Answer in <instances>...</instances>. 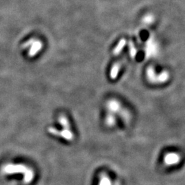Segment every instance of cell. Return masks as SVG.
Returning a JSON list of instances; mask_svg holds the SVG:
<instances>
[{
    "label": "cell",
    "mask_w": 185,
    "mask_h": 185,
    "mask_svg": "<svg viewBox=\"0 0 185 185\" xmlns=\"http://www.w3.org/2000/svg\"><path fill=\"white\" fill-rule=\"evenodd\" d=\"M107 108L108 109L109 113L112 114L120 113L121 117L124 119V120L128 121L130 118V115L128 113V111L126 110H123L121 107V104L117 100H109L107 103Z\"/></svg>",
    "instance_id": "6da1fadb"
},
{
    "label": "cell",
    "mask_w": 185,
    "mask_h": 185,
    "mask_svg": "<svg viewBox=\"0 0 185 185\" xmlns=\"http://www.w3.org/2000/svg\"><path fill=\"white\" fill-rule=\"evenodd\" d=\"M48 132L53 135L60 136L67 141H72L74 139V135L70 129H63L62 130H58L54 128L50 127L48 128Z\"/></svg>",
    "instance_id": "7a4b0ae2"
},
{
    "label": "cell",
    "mask_w": 185,
    "mask_h": 185,
    "mask_svg": "<svg viewBox=\"0 0 185 185\" xmlns=\"http://www.w3.org/2000/svg\"><path fill=\"white\" fill-rule=\"evenodd\" d=\"M30 169L23 164H8L5 167L4 171L7 174H16L21 173L24 175L27 174Z\"/></svg>",
    "instance_id": "3957f363"
},
{
    "label": "cell",
    "mask_w": 185,
    "mask_h": 185,
    "mask_svg": "<svg viewBox=\"0 0 185 185\" xmlns=\"http://www.w3.org/2000/svg\"><path fill=\"white\" fill-rule=\"evenodd\" d=\"M58 121L64 129H70L69 122L65 115H60L58 118Z\"/></svg>",
    "instance_id": "277c9868"
},
{
    "label": "cell",
    "mask_w": 185,
    "mask_h": 185,
    "mask_svg": "<svg viewBox=\"0 0 185 185\" xmlns=\"http://www.w3.org/2000/svg\"><path fill=\"white\" fill-rule=\"evenodd\" d=\"M120 65L119 64H116L113 66L112 69H111L110 74L111 79L115 80L116 78H117L119 72H120Z\"/></svg>",
    "instance_id": "5b68a950"
},
{
    "label": "cell",
    "mask_w": 185,
    "mask_h": 185,
    "mask_svg": "<svg viewBox=\"0 0 185 185\" xmlns=\"http://www.w3.org/2000/svg\"><path fill=\"white\" fill-rule=\"evenodd\" d=\"M115 116H114L113 114L109 113V114L108 115V116H106V124L109 127H112L115 124Z\"/></svg>",
    "instance_id": "8992f818"
},
{
    "label": "cell",
    "mask_w": 185,
    "mask_h": 185,
    "mask_svg": "<svg viewBox=\"0 0 185 185\" xmlns=\"http://www.w3.org/2000/svg\"><path fill=\"white\" fill-rule=\"evenodd\" d=\"M98 185H112V182H111L110 179L106 175H104L101 177Z\"/></svg>",
    "instance_id": "52a82bcc"
},
{
    "label": "cell",
    "mask_w": 185,
    "mask_h": 185,
    "mask_svg": "<svg viewBox=\"0 0 185 185\" xmlns=\"http://www.w3.org/2000/svg\"><path fill=\"white\" fill-rule=\"evenodd\" d=\"M40 47H41V45H40L39 43H37V44H35L34 46L32 47L31 51L30 52V56H33L36 54L37 52L40 49Z\"/></svg>",
    "instance_id": "ba28073f"
},
{
    "label": "cell",
    "mask_w": 185,
    "mask_h": 185,
    "mask_svg": "<svg viewBox=\"0 0 185 185\" xmlns=\"http://www.w3.org/2000/svg\"><path fill=\"white\" fill-rule=\"evenodd\" d=\"M124 45H125V40H121L120 44L117 45V47H116L115 48V54H117L121 52V50L122 49V48L123 47Z\"/></svg>",
    "instance_id": "9c48e42d"
}]
</instances>
